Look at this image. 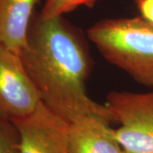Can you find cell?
Returning <instances> with one entry per match:
<instances>
[{
	"mask_svg": "<svg viewBox=\"0 0 153 153\" xmlns=\"http://www.w3.org/2000/svg\"><path fill=\"white\" fill-rule=\"evenodd\" d=\"M98 0H45L39 16L44 19L61 17L80 6L93 7Z\"/></svg>",
	"mask_w": 153,
	"mask_h": 153,
	"instance_id": "obj_8",
	"label": "cell"
},
{
	"mask_svg": "<svg viewBox=\"0 0 153 153\" xmlns=\"http://www.w3.org/2000/svg\"><path fill=\"white\" fill-rule=\"evenodd\" d=\"M87 33L108 62L140 84L153 88V24L140 16L105 19Z\"/></svg>",
	"mask_w": 153,
	"mask_h": 153,
	"instance_id": "obj_2",
	"label": "cell"
},
{
	"mask_svg": "<svg viewBox=\"0 0 153 153\" xmlns=\"http://www.w3.org/2000/svg\"><path fill=\"white\" fill-rule=\"evenodd\" d=\"M21 57L42 102L54 113L68 123L86 115L113 122L106 106L88 95L90 59L82 39L62 16L34 15Z\"/></svg>",
	"mask_w": 153,
	"mask_h": 153,
	"instance_id": "obj_1",
	"label": "cell"
},
{
	"mask_svg": "<svg viewBox=\"0 0 153 153\" xmlns=\"http://www.w3.org/2000/svg\"><path fill=\"white\" fill-rule=\"evenodd\" d=\"M109 121L95 115L82 116L69 123V153H122Z\"/></svg>",
	"mask_w": 153,
	"mask_h": 153,
	"instance_id": "obj_6",
	"label": "cell"
},
{
	"mask_svg": "<svg viewBox=\"0 0 153 153\" xmlns=\"http://www.w3.org/2000/svg\"><path fill=\"white\" fill-rule=\"evenodd\" d=\"M105 105L120 124L114 134L123 152L153 153V90L111 92Z\"/></svg>",
	"mask_w": 153,
	"mask_h": 153,
	"instance_id": "obj_3",
	"label": "cell"
},
{
	"mask_svg": "<svg viewBox=\"0 0 153 153\" xmlns=\"http://www.w3.org/2000/svg\"><path fill=\"white\" fill-rule=\"evenodd\" d=\"M21 137V153H69V123L41 102L33 114L13 122Z\"/></svg>",
	"mask_w": 153,
	"mask_h": 153,
	"instance_id": "obj_5",
	"label": "cell"
},
{
	"mask_svg": "<svg viewBox=\"0 0 153 153\" xmlns=\"http://www.w3.org/2000/svg\"><path fill=\"white\" fill-rule=\"evenodd\" d=\"M122 153H127V152H123Z\"/></svg>",
	"mask_w": 153,
	"mask_h": 153,
	"instance_id": "obj_11",
	"label": "cell"
},
{
	"mask_svg": "<svg viewBox=\"0 0 153 153\" xmlns=\"http://www.w3.org/2000/svg\"><path fill=\"white\" fill-rule=\"evenodd\" d=\"M140 17L153 24V0H134Z\"/></svg>",
	"mask_w": 153,
	"mask_h": 153,
	"instance_id": "obj_10",
	"label": "cell"
},
{
	"mask_svg": "<svg viewBox=\"0 0 153 153\" xmlns=\"http://www.w3.org/2000/svg\"><path fill=\"white\" fill-rule=\"evenodd\" d=\"M0 153H21V137L13 122L0 118Z\"/></svg>",
	"mask_w": 153,
	"mask_h": 153,
	"instance_id": "obj_9",
	"label": "cell"
},
{
	"mask_svg": "<svg viewBox=\"0 0 153 153\" xmlns=\"http://www.w3.org/2000/svg\"><path fill=\"white\" fill-rule=\"evenodd\" d=\"M42 102L21 55L0 46V118H25Z\"/></svg>",
	"mask_w": 153,
	"mask_h": 153,
	"instance_id": "obj_4",
	"label": "cell"
},
{
	"mask_svg": "<svg viewBox=\"0 0 153 153\" xmlns=\"http://www.w3.org/2000/svg\"><path fill=\"white\" fill-rule=\"evenodd\" d=\"M39 0H0V46L21 55Z\"/></svg>",
	"mask_w": 153,
	"mask_h": 153,
	"instance_id": "obj_7",
	"label": "cell"
}]
</instances>
